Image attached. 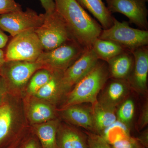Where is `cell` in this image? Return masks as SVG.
Masks as SVG:
<instances>
[{
	"label": "cell",
	"mask_w": 148,
	"mask_h": 148,
	"mask_svg": "<svg viewBox=\"0 0 148 148\" xmlns=\"http://www.w3.org/2000/svg\"><path fill=\"white\" fill-rule=\"evenodd\" d=\"M23 148H40L36 140L34 139H31L25 143Z\"/></svg>",
	"instance_id": "cell-33"
},
{
	"label": "cell",
	"mask_w": 148,
	"mask_h": 148,
	"mask_svg": "<svg viewBox=\"0 0 148 148\" xmlns=\"http://www.w3.org/2000/svg\"><path fill=\"white\" fill-rule=\"evenodd\" d=\"M42 66L38 62L24 61H5L0 69L1 75L6 83L15 88L27 84L34 73Z\"/></svg>",
	"instance_id": "cell-10"
},
{
	"label": "cell",
	"mask_w": 148,
	"mask_h": 148,
	"mask_svg": "<svg viewBox=\"0 0 148 148\" xmlns=\"http://www.w3.org/2000/svg\"><path fill=\"white\" fill-rule=\"evenodd\" d=\"M86 133L87 135L88 148H112L100 135L88 131Z\"/></svg>",
	"instance_id": "cell-26"
},
{
	"label": "cell",
	"mask_w": 148,
	"mask_h": 148,
	"mask_svg": "<svg viewBox=\"0 0 148 148\" xmlns=\"http://www.w3.org/2000/svg\"><path fill=\"white\" fill-rule=\"evenodd\" d=\"M56 11L62 17L74 39L86 49L92 48L102 27L76 0H53Z\"/></svg>",
	"instance_id": "cell-1"
},
{
	"label": "cell",
	"mask_w": 148,
	"mask_h": 148,
	"mask_svg": "<svg viewBox=\"0 0 148 148\" xmlns=\"http://www.w3.org/2000/svg\"><path fill=\"white\" fill-rule=\"evenodd\" d=\"M43 14L27 8L0 15V29L12 37L23 32L35 30L42 24Z\"/></svg>",
	"instance_id": "cell-7"
},
{
	"label": "cell",
	"mask_w": 148,
	"mask_h": 148,
	"mask_svg": "<svg viewBox=\"0 0 148 148\" xmlns=\"http://www.w3.org/2000/svg\"><path fill=\"white\" fill-rule=\"evenodd\" d=\"M98 38L112 41L132 51L148 46V31L132 28L127 21L121 22L113 17L112 26L109 29H103Z\"/></svg>",
	"instance_id": "cell-5"
},
{
	"label": "cell",
	"mask_w": 148,
	"mask_h": 148,
	"mask_svg": "<svg viewBox=\"0 0 148 148\" xmlns=\"http://www.w3.org/2000/svg\"><path fill=\"white\" fill-rule=\"evenodd\" d=\"M110 1V0H106V1H107V2L108 1Z\"/></svg>",
	"instance_id": "cell-36"
},
{
	"label": "cell",
	"mask_w": 148,
	"mask_h": 148,
	"mask_svg": "<svg viewBox=\"0 0 148 148\" xmlns=\"http://www.w3.org/2000/svg\"><path fill=\"white\" fill-rule=\"evenodd\" d=\"M73 40L49 51H44L36 62L51 72H64L86 50Z\"/></svg>",
	"instance_id": "cell-4"
},
{
	"label": "cell",
	"mask_w": 148,
	"mask_h": 148,
	"mask_svg": "<svg viewBox=\"0 0 148 148\" xmlns=\"http://www.w3.org/2000/svg\"><path fill=\"white\" fill-rule=\"evenodd\" d=\"M62 115L72 124L83 127L88 132H94L92 108L81 104L73 105L64 108Z\"/></svg>",
	"instance_id": "cell-14"
},
{
	"label": "cell",
	"mask_w": 148,
	"mask_h": 148,
	"mask_svg": "<svg viewBox=\"0 0 148 148\" xmlns=\"http://www.w3.org/2000/svg\"><path fill=\"white\" fill-rule=\"evenodd\" d=\"M99 60L92 48L86 49L63 73L60 82V90H68L74 87L94 68Z\"/></svg>",
	"instance_id": "cell-8"
},
{
	"label": "cell",
	"mask_w": 148,
	"mask_h": 148,
	"mask_svg": "<svg viewBox=\"0 0 148 148\" xmlns=\"http://www.w3.org/2000/svg\"><path fill=\"white\" fill-rule=\"evenodd\" d=\"M43 51L35 30H30L12 37L5 52V60L35 62Z\"/></svg>",
	"instance_id": "cell-6"
},
{
	"label": "cell",
	"mask_w": 148,
	"mask_h": 148,
	"mask_svg": "<svg viewBox=\"0 0 148 148\" xmlns=\"http://www.w3.org/2000/svg\"><path fill=\"white\" fill-rule=\"evenodd\" d=\"M130 87L127 80L112 79L97 101L106 106L116 108L126 98Z\"/></svg>",
	"instance_id": "cell-12"
},
{
	"label": "cell",
	"mask_w": 148,
	"mask_h": 148,
	"mask_svg": "<svg viewBox=\"0 0 148 148\" xmlns=\"http://www.w3.org/2000/svg\"><path fill=\"white\" fill-rule=\"evenodd\" d=\"M57 148H88L86 132L67 126L58 127L56 133Z\"/></svg>",
	"instance_id": "cell-13"
},
{
	"label": "cell",
	"mask_w": 148,
	"mask_h": 148,
	"mask_svg": "<svg viewBox=\"0 0 148 148\" xmlns=\"http://www.w3.org/2000/svg\"><path fill=\"white\" fill-rule=\"evenodd\" d=\"M148 130H146L137 138L139 143L143 147L148 148Z\"/></svg>",
	"instance_id": "cell-30"
},
{
	"label": "cell",
	"mask_w": 148,
	"mask_h": 148,
	"mask_svg": "<svg viewBox=\"0 0 148 148\" xmlns=\"http://www.w3.org/2000/svg\"><path fill=\"white\" fill-rule=\"evenodd\" d=\"M7 83L5 80L0 75V103L5 92Z\"/></svg>",
	"instance_id": "cell-32"
},
{
	"label": "cell",
	"mask_w": 148,
	"mask_h": 148,
	"mask_svg": "<svg viewBox=\"0 0 148 148\" xmlns=\"http://www.w3.org/2000/svg\"><path fill=\"white\" fill-rule=\"evenodd\" d=\"M148 123V103H146L143 107V110L138 121V129L141 130L144 128Z\"/></svg>",
	"instance_id": "cell-28"
},
{
	"label": "cell",
	"mask_w": 148,
	"mask_h": 148,
	"mask_svg": "<svg viewBox=\"0 0 148 148\" xmlns=\"http://www.w3.org/2000/svg\"><path fill=\"white\" fill-rule=\"evenodd\" d=\"M42 69L35 72L29 80L28 91L31 94L34 95L40 88L48 82L51 78L52 72Z\"/></svg>",
	"instance_id": "cell-22"
},
{
	"label": "cell",
	"mask_w": 148,
	"mask_h": 148,
	"mask_svg": "<svg viewBox=\"0 0 148 148\" xmlns=\"http://www.w3.org/2000/svg\"><path fill=\"white\" fill-rule=\"evenodd\" d=\"M54 115L53 108L45 103H34L29 109V117L34 123H40L48 121L53 118Z\"/></svg>",
	"instance_id": "cell-20"
},
{
	"label": "cell",
	"mask_w": 148,
	"mask_h": 148,
	"mask_svg": "<svg viewBox=\"0 0 148 148\" xmlns=\"http://www.w3.org/2000/svg\"><path fill=\"white\" fill-rule=\"evenodd\" d=\"M5 61V52L2 49H0V69H1Z\"/></svg>",
	"instance_id": "cell-34"
},
{
	"label": "cell",
	"mask_w": 148,
	"mask_h": 148,
	"mask_svg": "<svg viewBox=\"0 0 148 148\" xmlns=\"http://www.w3.org/2000/svg\"><path fill=\"white\" fill-rule=\"evenodd\" d=\"M140 148H148L145 147H142Z\"/></svg>",
	"instance_id": "cell-35"
},
{
	"label": "cell",
	"mask_w": 148,
	"mask_h": 148,
	"mask_svg": "<svg viewBox=\"0 0 148 148\" xmlns=\"http://www.w3.org/2000/svg\"><path fill=\"white\" fill-rule=\"evenodd\" d=\"M92 112L94 132L100 135L117 120L116 108L110 107L98 101L92 105Z\"/></svg>",
	"instance_id": "cell-16"
},
{
	"label": "cell",
	"mask_w": 148,
	"mask_h": 148,
	"mask_svg": "<svg viewBox=\"0 0 148 148\" xmlns=\"http://www.w3.org/2000/svg\"><path fill=\"white\" fill-rule=\"evenodd\" d=\"M110 78L127 80L134 66V56L131 51L126 50L107 62Z\"/></svg>",
	"instance_id": "cell-15"
},
{
	"label": "cell",
	"mask_w": 148,
	"mask_h": 148,
	"mask_svg": "<svg viewBox=\"0 0 148 148\" xmlns=\"http://www.w3.org/2000/svg\"><path fill=\"white\" fill-rule=\"evenodd\" d=\"M76 1L83 8L95 17L103 29H109L112 26L113 16L102 0Z\"/></svg>",
	"instance_id": "cell-17"
},
{
	"label": "cell",
	"mask_w": 148,
	"mask_h": 148,
	"mask_svg": "<svg viewBox=\"0 0 148 148\" xmlns=\"http://www.w3.org/2000/svg\"><path fill=\"white\" fill-rule=\"evenodd\" d=\"M8 41V37L0 29V49H3L7 44Z\"/></svg>",
	"instance_id": "cell-31"
},
{
	"label": "cell",
	"mask_w": 148,
	"mask_h": 148,
	"mask_svg": "<svg viewBox=\"0 0 148 148\" xmlns=\"http://www.w3.org/2000/svg\"><path fill=\"white\" fill-rule=\"evenodd\" d=\"M58 127L57 121L48 122L36 127V134L42 148H57L56 133Z\"/></svg>",
	"instance_id": "cell-19"
},
{
	"label": "cell",
	"mask_w": 148,
	"mask_h": 148,
	"mask_svg": "<svg viewBox=\"0 0 148 148\" xmlns=\"http://www.w3.org/2000/svg\"><path fill=\"white\" fill-rule=\"evenodd\" d=\"M134 56L132 71L127 80L130 87L139 92H145L147 88L148 47H142L131 51Z\"/></svg>",
	"instance_id": "cell-11"
},
{
	"label": "cell",
	"mask_w": 148,
	"mask_h": 148,
	"mask_svg": "<svg viewBox=\"0 0 148 148\" xmlns=\"http://www.w3.org/2000/svg\"><path fill=\"white\" fill-rule=\"evenodd\" d=\"M112 148H140L143 147L137 138L126 135L115 140L110 144Z\"/></svg>",
	"instance_id": "cell-25"
},
{
	"label": "cell",
	"mask_w": 148,
	"mask_h": 148,
	"mask_svg": "<svg viewBox=\"0 0 148 148\" xmlns=\"http://www.w3.org/2000/svg\"><path fill=\"white\" fill-rule=\"evenodd\" d=\"M110 78L107 62L99 60L94 68L74 86L67 97L64 108L84 103L93 105Z\"/></svg>",
	"instance_id": "cell-2"
},
{
	"label": "cell",
	"mask_w": 148,
	"mask_h": 148,
	"mask_svg": "<svg viewBox=\"0 0 148 148\" xmlns=\"http://www.w3.org/2000/svg\"><path fill=\"white\" fill-rule=\"evenodd\" d=\"M135 103L132 99L125 100L122 103L116 111L117 120L128 126L135 114Z\"/></svg>",
	"instance_id": "cell-24"
},
{
	"label": "cell",
	"mask_w": 148,
	"mask_h": 148,
	"mask_svg": "<svg viewBox=\"0 0 148 148\" xmlns=\"http://www.w3.org/2000/svg\"><path fill=\"white\" fill-rule=\"evenodd\" d=\"M146 1L148 2V0H146Z\"/></svg>",
	"instance_id": "cell-37"
},
{
	"label": "cell",
	"mask_w": 148,
	"mask_h": 148,
	"mask_svg": "<svg viewBox=\"0 0 148 148\" xmlns=\"http://www.w3.org/2000/svg\"><path fill=\"white\" fill-rule=\"evenodd\" d=\"M43 16L42 24L35 32L44 51L52 50L75 40L65 21L56 10L43 14Z\"/></svg>",
	"instance_id": "cell-3"
},
{
	"label": "cell",
	"mask_w": 148,
	"mask_h": 148,
	"mask_svg": "<svg viewBox=\"0 0 148 148\" xmlns=\"http://www.w3.org/2000/svg\"><path fill=\"white\" fill-rule=\"evenodd\" d=\"M92 48L99 60L108 62L112 58L127 50L119 44L110 40L97 38Z\"/></svg>",
	"instance_id": "cell-18"
},
{
	"label": "cell",
	"mask_w": 148,
	"mask_h": 148,
	"mask_svg": "<svg viewBox=\"0 0 148 148\" xmlns=\"http://www.w3.org/2000/svg\"><path fill=\"white\" fill-rule=\"evenodd\" d=\"M22 10L15 0H0V15Z\"/></svg>",
	"instance_id": "cell-27"
},
{
	"label": "cell",
	"mask_w": 148,
	"mask_h": 148,
	"mask_svg": "<svg viewBox=\"0 0 148 148\" xmlns=\"http://www.w3.org/2000/svg\"><path fill=\"white\" fill-rule=\"evenodd\" d=\"M64 72H53L48 82L40 88L34 94L37 98L42 99H49L60 90V82Z\"/></svg>",
	"instance_id": "cell-21"
},
{
	"label": "cell",
	"mask_w": 148,
	"mask_h": 148,
	"mask_svg": "<svg viewBox=\"0 0 148 148\" xmlns=\"http://www.w3.org/2000/svg\"><path fill=\"white\" fill-rule=\"evenodd\" d=\"M146 0H110L107 2L111 13H119L140 29L147 30L148 10Z\"/></svg>",
	"instance_id": "cell-9"
},
{
	"label": "cell",
	"mask_w": 148,
	"mask_h": 148,
	"mask_svg": "<svg viewBox=\"0 0 148 148\" xmlns=\"http://www.w3.org/2000/svg\"><path fill=\"white\" fill-rule=\"evenodd\" d=\"M12 122V112L10 107H0V143L8 135Z\"/></svg>",
	"instance_id": "cell-23"
},
{
	"label": "cell",
	"mask_w": 148,
	"mask_h": 148,
	"mask_svg": "<svg viewBox=\"0 0 148 148\" xmlns=\"http://www.w3.org/2000/svg\"><path fill=\"white\" fill-rule=\"evenodd\" d=\"M45 12H53L56 10L55 4L53 0H40Z\"/></svg>",
	"instance_id": "cell-29"
}]
</instances>
